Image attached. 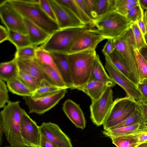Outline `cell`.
Listing matches in <instances>:
<instances>
[{
    "label": "cell",
    "instance_id": "1",
    "mask_svg": "<svg viewBox=\"0 0 147 147\" xmlns=\"http://www.w3.org/2000/svg\"><path fill=\"white\" fill-rule=\"evenodd\" d=\"M20 101H9L0 113V126L10 146L14 147H30L23 140L20 134V123L24 109Z\"/></svg>",
    "mask_w": 147,
    "mask_h": 147
},
{
    "label": "cell",
    "instance_id": "2",
    "mask_svg": "<svg viewBox=\"0 0 147 147\" xmlns=\"http://www.w3.org/2000/svg\"><path fill=\"white\" fill-rule=\"evenodd\" d=\"M132 23L126 16L115 10L109 11L94 20L88 30L100 35L106 39H114L124 35Z\"/></svg>",
    "mask_w": 147,
    "mask_h": 147
},
{
    "label": "cell",
    "instance_id": "3",
    "mask_svg": "<svg viewBox=\"0 0 147 147\" xmlns=\"http://www.w3.org/2000/svg\"><path fill=\"white\" fill-rule=\"evenodd\" d=\"M97 55L96 50L68 55L73 89L82 86L89 81Z\"/></svg>",
    "mask_w": 147,
    "mask_h": 147
},
{
    "label": "cell",
    "instance_id": "4",
    "mask_svg": "<svg viewBox=\"0 0 147 147\" xmlns=\"http://www.w3.org/2000/svg\"><path fill=\"white\" fill-rule=\"evenodd\" d=\"M24 18L26 19L50 35L59 29L57 23L44 11L39 3H28L22 0H9Z\"/></svg>",
    "mask_w": 147,
    "mask_h": 147
},
{
    "label": "cell",
    "instance_id": "5",
    "mask_svg": "<svg viewBox=\"0 0 147 147\" xmlns=\"http://www.w3.org/2000/svg\"><path fill=\"white\" fill-rule=\"evenodd\" d=\"M88 27L59 29L51 34L40 47L50 53L68 54L71 45L77 37Z\"/></svg>",
    "mask_w": 147,
    "mask_h": 147
},
{
    "label": "cell",
    "instance_id": "6",
    "mask_svg": "<svg viewBox=\"0 0 147 147\" xmlns=\"http://www.w3.org/2000/svg\"><path fill=\"white\" fill-rule=\"evenodd\" d=\"M138 106V102L130 96L115 99L103 125L104 130L123 121L135 111Z\"/></svg>",
    "mask_w": 147,
    "mask_h": 147
},
{
    "label": "cell",
    "instance_id": "7",
    "mask_svg": "<svg viewBox=\"0 0 147 147\" xmlns=\"http://www.w3.org/2000/svg\"><path fill=\"white\" fill-rule=\"evenodd\" d=\"M114 50L120 54L138 81L140 77L134 52L135 47L130 28L123 36L113 39Z\"/></svg>",
    "mask_w": 147,
    "mask_h": 147
},
{
    "label": "cell",
    "instance_id": "8",
    "mask_svg": "<svg viewBox=\"0 0 147 147\" xmlns=\"http://www.w3.org/2000/svg\"><path fill=\"white\" fill-rule=\"evenodd\" d=\"M0 17L8 30L28 34L24 18L9 0L0 3Z\"/></svg>",
    "mask_w": 147,
    "mask_h": 147
},
{
    "label": "cell",
    "instance_id": "9",
    "mask_svg": "<svg viewBox=\"0 0 147 147\" xmlns=\"http://www.w3.org/2000/svg\"><path fill=\"white\" fill-rule=\"evenodd\" d=\"M112 88H107L98 99L92 101L90 106V119L97 126L103 125L114 102Z\"/></svg>",
    "mask_w": 147,
    "mask_h": 147
},
{
    "label": "cell",
    "instance_id": "10",
    "mask_svg": "<svg viewBox=\"0 0 147 147\" xmlns=\"http://www.w3.org/2000/svg\"><path fill=\"white\" fill-rule=\"evenodd\" d=\"M66 89H63L54 94L41 97L33 98L23 97L29 113L42 115L55 106L65 96Z\"/></svg>",
    "mask_w": 147,
    "mask_h": 147
},
{
    "label": "cell",
    "instance_id": "11",
    "mask_svg": "<svg viewBox=\"0 0 147 147\" xmlns=\"http://www.w3.org/2000/svg\"><path fill=\"white\" fill-rule=\"evenodd\" d=\"M105 57V67L111 79L125 90L127 96L138 101L141 100L142 96L137 87L115 67L107 57Z\"/></svg>",
    "mask_w": 147,
    "mask_h": 147
},
{
    "label": "cell",
    "instance_id": "12",
    "mask_svg": "<svg viewBox=\"0 0 147 147\" xmlns=\"http://www.w3.org/2000/svg\"><path fill=\"white\" fill-rule=\"evenodd\" d=\"M56 17L59 29L88 27L69 10L56 0H49Z\"/></svg>",
    "mask_w": 147,
    "mask_h": 147
},
{
    "label": "cell",
    "instance_id": "13",
    "mask_svg": "<svg viewBox=\"0 0 147 147\" xmlns=\"http://www.w3.org/2000/svg\"><path fill=\"white\" fill-rule=\"evenodd\" d=\"M20 134L25 143L31 147H40L41 136L39 126L24 110L20 123Z\"/></svg>",
    "mask_w": 147,
    "mask_h": 147
},
{
    "label": "cell",
    "instance_id": "14",
    "mask_svg": "<svg viewBox=\"0 0 147 147\" xmlns=\"http://www.w3.org/2000/svg\"><path fill=\"white\" fill-rule=\"evenodd\" d=\"M105 39L103 36L88 30V29L76 39L70 47L67 55L96 50L99 43Z\"/></svg>",
    "mask_w": 147,
    "mask_h": 147
},
{
    "label": "cell",
    "instance_id": "15",
    "mask_svg": "<svg viewBox=\"0 0 147 147\" xmlns=\"http://www.w3.org/2000/svg\"><path fill=\"white\" fill-rule=\"evenodd\" d=\"M41 134L58 147H73L69 137L55 123L43 122L39 126Z\"/></svg>",
    "mask_w": 147,
    "mask_h": 147
},
{
    "label": "cell",
    "instance_id": "16",
    "mask_svg": "<svg viewBox=\"0 0 147 147\" xmlns=\"http://www.w3.org/2000/svg\"><path fill=\"white\" fill-rule=\"evenodd\" d=\"M62 109L68 119L77 128L82 129L86 126V121L83 112L79 105L70 99L65 100Z\"/></svg>",
    "mask_w": 147,
    "mask_h": 147
},
{
    "label": "cell",
    "instance_id": "17",
    "mask_svg": "<svg viewBox=\"0 0 147 147\" xmlns=\"http://www.w3.org/2000/svg\"><path fill=\"white\" fill-rule=\"evenodd\" d=\"M17 61L20 71L27 74L40 81L45 80L54 84L45 74L36 58Z\"/></svg>",
    "mask_w": 147,
    "mask_h": 147
},
{
    "label": "cell",
    "instance_id": "18",
    "mask_svg": "<svg viewBox=\"0 0 147 147\" xmlns=\"http://www.w3.org/2000/svg\"><path fill=\"white\" fill-rule=\"evenodd\" d=\"M50 53L67 87L68 88L73 89L69 63L68 55L58 53Z\"/></svg>",
    "mask_w": 147,
    "mask_h": 147
},
{
    "label": "cell",
    "instance_id": "19",
    "mask_svg": "<svg viewBox=\"0 0 147 147\" xmlns=\"http://www.w3.org/2000/svg\"><path fill=\"white\" fill-rule=\"evenodd\" d=\"M113 87L111 85L107 83L91 80L75 89L83 92L90 97L92 101L99 98L107 88Z\"/></svg>",
    "mask_w": 147,
    "mask_h": 147
},
{
    "label": "cell",
    "instance_id": "20",
    "mask_svg": "<svg viewBox=\"0 0 147 147\" xmlns=\"http://www.w3.org/2000/svg\"><path fill=\"white\" fill-rule=\"evenodd\" d=\"M24 18L28 35L32 45L37 47L45 43L50 35L28 20Z\"/></svg>",
    "mask_w": 147,
    "mask_h": 147
},
{
    "label": "cell",
    "instance_id": "21",
    "mask_svg": "<svg viewBox=\"0 0 147 147\" xmlns=\"http://www.w3.org/2000/svg\"><path fill=\"white\" fill-rule=\"evenodd\" d=\"M107 57L115 67L137 87L138 81L119 53L114 50Z\"/></svg>",
    "mask_w": 147,
    "mask_h": 147
},
{
    "label": "cell",
    "instance_id": "22",
    "mask_svg": "<svg viewBox=\"0 0 147 147\" xmlns=\"http://www.w3.org/2000/svg\"><path fill=\"white\" fill-rule=\"evenodd\" d=\"M147 132V125L145 124L137 123L120 128L111 130H104L103 135L111 138L124 135L135 134Z\"/></svg>",
    "mask_w": 147,
    "mask_h": 147
},
{
    "label": "cell",
    "instance_id": "23",
    "mask_svg": "<svg viewBox=\"0 0 147 147\" xmlns=\"http://www.w3.org/2000/svg\"><path fill=\"white\" fill-rule=\"evenodd\" d=\"M20 72L17 60L13 58L8 61L0 64V79L7 83L18 76Z\"/></svg>",
    "mask_w": 147,
    "mask_h": 147
},
{
    "label": "cell",
    "instance_id": "24",
    "mask_svg": "<svg viewBox=\"0 0 147 147\" xmlns=\"http://www.w3.org/2000/svg\"><path fill=\"white\" fill-rule=\"evenodd\" d=\"M56 1L69 10L84 25L87 26H91L93 20L84 13L76 0Z\"/></svg>",
    "mask_w": 147,
    "mask_h": 147
},
{
    "label": "cell",
    "instance_id": "25",
    "mask_svg": "<svg viewBox=\"0 0 147 147\" xmlns=\"http://www.w3.org/2000/svg\"><path fill=\"white\" fill-rule=\"evenodd\" d=\"M95 80L105 82L111 85L113 87L115 83L107 73L98 54L94 63L91 76L89 81Z\"/></svg>",
    "mask_w": 147,
    "mask_h": 147
},
{
    "label": "cell",
    "instance_id": "26",
    "mask_svg": "<svg viewBox=\"0 0 147 147\" xmlns=\"http://www.w3.org/2000/svg\"><path fill=\"white\" fill-rule=\"evenodd\" d=\"M8 89L12 93L23 97H31L33 91L18 77L7 83Z\"/></svg>",
    "mask_w": 147,
    "mask_h": 147
},
{
    "label": "cell",
    "instance_id": "27",
    "mask_svg": "<svg viewBox=\"0 0 147 147\" xmlns=\"http://www.w3.org/2000/svg\"><path fill=\"white\" fill-rule=\"evenodd\" d=\"M63 89H66L51 84L45 80L41 81L39 87L34 91L32 96L33 98H36L54 94Z\"/></svg>",
    "mask_w": 147,
    "mask_h": 147
},
{
    "label": "cell",
    "instance_id": "28",
    "mask_svg": "<svg viewBox=\"0 0 147 147\" xmlns=\"http://www.w3.org/2000/svg\"><path fill=\"white\" fill-rule=\"evenodd\" d=\"M8 31V40L15 46L16 49L32 45L28 35L12 31Z\"/></svg>",
    "mask_w": 147,
    "mask_h": 147
},
{
    "label": "cell",
    "instance_id": "29",
    "mask_svg": "<svg viewBox=\"0 0 147 147\" xmlns=\"http://www.w3.org/2000/svg\"><path fill=\"white\" fill-rule=\"evenodd\" d=\"M136 134L111 137L110 138L112 143L117 147H136L140 144L137 139Z\"/></svg>",
    "mask_w": 147,
    "mask_h": 147
},
{
    "label": "cell",
    "instance_id": "30",
    "mask_svg": "<svg viewBox=\"0 0 147 147\" xmlns=\"http://www.w3.org/2000/svg\"><path fill=\"white\" fill-rule=\"evenodd\" d=\"M38 61L45 74L53 84L65 89H68L60 74L58 72L52 67L41 63Z\"/></svg>",
    "mask_w": 147,
    "mask_h": 147
},
{
    "label": "cell",
    "instance_id": "31",
    "mask_svg": "<svg viewBox=\"0 0 147 147\" xmlns=\"http://www.w3.org/2000/svg\"><path fill=\"white\" fill-rule=\"evenodd\" d=\"M137 123L145 124L142 114L138 106L135 111L129 117L121 123L107 130L120 128Z\"/></svg>",
    "mask_w": 147,
    "mask_h": 147
},
{
    "label": "cell",
    "instance_id": "32",
    "mask_svg": "<svg viewBox=\"0 0 147 147\" xmlns=\"http://www.w3.org/2000/svg\"><path fill=\"white\" fill-rule=\"evenodd\" d=\"M138 4V0H115L114 10L126 16L129 11Z\"/></svg>",
    "mask_w": 147,
    "mask_h": 147
},
{
    "label": "cell",
    "instance_id": "33",
    "mask_svg": "<svg viewBox=\"0 0 147 147\" xmlns=\"http://www.w3.org/2000/svg\"><path fill=\"white\" fill-rule=\"evenodd\" d=\"M36 59L41 63L52 67L59 73L50 53L42 49L40 47H37L36 49Z\"/></svg>",
    "mask_w": 147,
    "mask_h": 147
},
{
    "label": "cell",
    "instance_id": "34",
    "mask_svg": "<svg viewBox=\"0 0 147 147\" xmlns=\"http://www.w3.org/2000/svg\"><path fill=\"white\" fill-rule=\"evenodd\" d=\"M37 47L31 45L16 49L14 58L17 60H27L36 58Z\"/></svg>",
    "mask_w": 147,
    "mask_h": 147
},
{
    "label": "cell",
    "instance_id": "35",
    "mask_svg": "<svg viewBox=\"0 0 147 147\" xmlns=\"http://www.w3.org/2000/svg\"><path fill=\"white\" fill-rule=\"evenodd\" d=\"M134 52L139 74L140 82L147 78V62L135 47Z\"/></svg>",
    "mask_w": 147,
    "mask_h": 147
},
{
    "label": "cell",
    "instance_id": "36",
    "mask_svg": "<svg viewBox=\"0 0 147 147\" xmlns=\"http://www.w3.org/2000/svg\"><path fill=\"white\" fill-rule=\"evenodd\" d=\"M130 28L133 33L136 48L139 50L147 42L144 36L138 25L135 23H132Z\"/></svg>",
    "mask_w": 147,
    "mask_h": 147
},
{
    "label": "cell",
    "instance_id": "37",
    "mask_svg": "<svg viewBox=\"0 0 147 147\" xmlns=\"http://www.w3.org/2000/svg\"><path fill=\"white\" fill-rule=\"evenodd\" d=\"M115 3V0H97L96 18L109 11L114 10Z\"/></svg>",
    "mask_w": 147,
    "mask_h": 147
},
{
    "label": "cell",
    "instance_id": "38",
    "mask_svg": "<svg viewBox=\"0 0 147 147\" xmlns=\"http://www.w3.org/2000/svg\"><path fill=\"white\" fill-rule=\"evenodd\" d=\"M18 78L33 92L40 86L41 81L26 73L20 71Z\"/></svg>",
    "mask_w": 147,
    "mask_h": 147
},
{
    "label": "cell",
    "instance_id": "39",
    "mask_svg": "<svg viewBox=\"0 0 147 147\" xmlns=\"http://www.w3.org/2000/svg\"><path fill=\"white\" fill-rule=\"evenodd\" d=\"M144 13L143 9L139 3L138 5L134 7L128 12L126 16L128 20L132 23L144 18Z\"/></svg>",
    "mask_w": 147,
    "mask_h": 147
},
{
    "label": "cell",
    "instance_id": "40",
    "mask_svg": "<svg viewBox=\"0 0 147 147\" xmlns=\"http://www.w3.org/2000/svg\"><path fill=\"white\" fill-rule=\"evenodd\" d=\"M8 88L5 82L0 79V108L3 107L9 101Z\"/></svg>",
    "mask_w": 147,
    "mask_h": 147
},
{
    "label": "cell",
    "instance_id": "41",
    "mask_svg": "<svg viewBox=\"0 0 147 147\" xmlns=\"http://www.w3.org/2000/svg\"><path fill=\"white\" fill-rule=\"evenodd\" d=\"M39 4L46 14L52 20L57 22L53 10L49 0H40Z\"/></svg>",
    "mask_w": 147,
    "mask_h": 147
},
{
    "label": "cell",
    "instance_id": "42",
    "mask_svg": "<svg viewBox=\"0 0 147 147\" xmlns=\"http://www.w3.org/2000/svg\"><path fill=\"white\" fill-rule=\"evenodd\" d=\"M89 16L93 20L96 18L97 0H84Z\"/></svg>",
    "mask_w": 147,
    "mask_h": 147
},
{
    "label": "cell",
    "instance_id": "43",
    "mask_svg": "<svg viewBox=\"0 0 147 147\" xmlns=\"http://www.w3.org/2000/svg\"><path fill=\"white\" fill-rule=\"evenodd\" d=\"M114 50L113 39H107L102 50V53L105 57H107L110 55Z\"/></svg>",
    "mask_w": 147,
    "mask_h": 147
},
{
    "label": "cell",
    "instance_id": "44",
    "mask_svg": "<svg viewBox=\"0 0 147 147\" xmlns=\"http://www.w3.org/2000/svg\"><path fill=\"white\" fill-rule=\"evenodd\" d=\"M137 88L142 97L147 101V78L139 82Z\"/></svg>",
    "mask_w": 147,
    "mask_h": 147
},
{
    "label": "cell",
    "instance_id": "45",
    "mask_svg": "<svg viewBox=\"0 0 147 147\" xmlns=\"http://www.w3.org/2000/svg\"><path fill=\"white\" fill-rule=\"evenodd\" d=\"M138 102V107L142 113L145 124L147 125V101L142 97V99Z\"/></svg>",
    "mask_w": 147,
    "mask_h": 147
},
{
    "label": "cell",
    "instance_id": "46",
    "mask_svg": "<svg viewBox=\"0 0 147 147\" xmlns=\"http://www.w3.org/2000/svg\"><path fill=\"white\" fill-rule=\"evenodd\" d=\"M40 147H58L44 136L41 134Z\"/></svg>",
    "mask_w": 147,
    "mask_h": 147
},
{
    "label": "cell",
    "instance_id": "47",
    "mask_svg": "<svg viewBox=\"0 0 147 147\" xmlns=\"http://www.w3.org/2000/svg\"><path fill=\"white\" fill-rule=\"evenodd\" d=\"M8 32L7 29L2 25L0 26V43L8 40Z\"/></svg>",
    "mask_w": 147,
    "mask_h": 147
},
{
    "label": "cell",
    "instance_id": "48",
    "mask_svg": "<svg viewBox=\"0 0 147 147\" xmlns=\"http://www.w3.org/2000/svg\"><path fill=\"white\" fill-rule=\"evenodd\" d=\"M135 23L138 25L144 36L145 34L147 33V29L144 18L137 20Z\"/></svg>",
    "mask_w": 147,
    "mask_h": 147
},
{
    "label": "cell",
    "instance_id": "49",
    "mask_svg": "<svg viewBox=\"0 0 147 147\" xmlns=\"http://www.w3.org/2000/svg\"><path fill=\"white\" fill-rule=\"evenodd\" d=\"M136 136L139 144L147 141V132L136 134Z\"/></svg>",
    "mask_w": 147,
    "mask_h": 147
},
{
    "label": "cell",
    "instance_id": "50",
    "mask_svg": "<svg viewBox=\"0 0 147 147\" xmlns=\"http://www.w3.org/2000/svg\"><path fill=\"white\" fill-rule=\"evenodd\" d=\"M138 51L142 56L147 62V44Z\"/></svg>",
    "mask_w": 147,
    "mask_h": 147
},
{
    "label": "cell",
    "instance_id": "51",
    "mask_svg": "<svg viewBox=\"0 0 147 147\" xmlns=\"http://www.w3.org/2000/svg\"><path fill=\"white\" fill-rule=\"evenodd\" d=\"M138 1L143 10H147V0H138Z\"/></svg>",
    "mask_w": 147,
    "mask_h": 147
},
{
    "label": "cell",
    "instance_id": "52",
    "mask_svg": "<svg viewBox=\"0 0 147 147\" xmlns=\"http://www.w3.org/2000/svg\"><path fill=\"white\" fill-rule=\"evenodd\" d=\"M4 133L2 128L1 126H0V145H1L2 142V137L3 136V134Z\"/></svg>",
    "mask_w": 147,
    "mask_h": 147
},
{
    "label": "cell",
    "instance_id": "53",
    "mask_svg": "<svg viewBox=\"0 0 147 147\" xmlns=\"http://www.w3.org/2000/svg\"><path fill=\"white\" fill-rule=\"evenodd\" d=\"M144 20L146 24L147 29V10H146L144 13Z\"/></svg>",
    "mask_w": 147,
    "mask_h": 147
},
{
    "label": "cell",
    "instance_id": "54",
    "mask_svg": "<svg viewBox=\"0 0 147 147\" xmlns=\"http://www.w3.org/2000/svg\"><path fill=\"white\" fill-rule=\"evenodd\" d=\"M136 147H147V141L140 144Z\"/></svg>",
    "mask_w": 147,
    "mask_h": 147
},
{
    "label": "cell",
    "instance_id": "55",
    "mask_svg": "<svg viewBox=\"0 0 147 147\" xmlns=\"http://www.w3.org/2000/svg\"><path fill=\"white\" fill-rule=\"evenodd\" d=\"M144 38L146 41H147V33L144 35Z\"/></svg>",
    "mask_w": 147,
    "mask_h": 147
},
{
    "label": "cell",
    "instance_id": "56",
    "mask_svg": "<svg viewBox=\"0 0 147 147\" xmlns=\"http://www.w3.org/2000/svg\"><path fill=\"white\" fill-rule=\"evenodd\" d=\"M13 147V146H5V147Z\"/></svg>",
    "mask_w": 147,
    "mask_h": 147
}]
</instances>
